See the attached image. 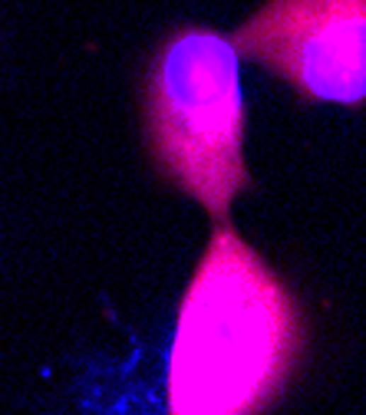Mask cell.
<instances>
[{
    "label": "cell",
    "mask_w": 366,
    "mask_h": 415,
    "mask_svg": "<svg viewBox=\"0 0 366 415\" xmlns=\"http://www.w3.org/2000/svg\"><path fill=\"white\" fill-rule=\"evenodd\" d=\"M304 346L297 297L224 221L178 307L168 415H264L297 376Z\"/></svg>",
    "instance_id": "6da1fadb"
},
{
    "label": "cell",
    "mask_w": 366,
    "mask_h": 415,
    "mask_svg": "<svg viewBox=\"0 0 366 415\" xmlns=\"http://www.w3.org/2000/svg\"><path fill=\"white\" fill-rule=\"evenodd\" d=\"M231 37L185 23L155 47L145 69L142 119L152 165L224 224L251 188L244 165V99Z\"/></svg>",
    "instance_id": "7a4b0ae2"
},
{
    "label": "cell",
    "mask_w": 366,
    "mask_h": 415,
    "mask_svg": "<svg viewBox=\"0 0 366 415\" xmlns=\"http://www.w3.org/2000/svg\"><path fill=\"white\" fill-rule=\"evenodd\" d=\"M231 43L307 103H366V0H264Z\"/></svg>",
    "instance_id": "3957f363"
}]
</instances>
